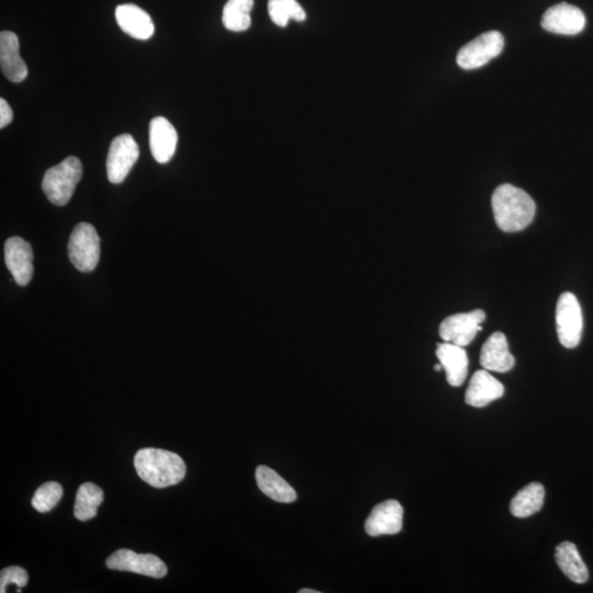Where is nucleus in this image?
Returning a JSON list of instances; mask_svg holds the SVG:
<instances>
[{
  "label": "nucleus",
  "instance_id": "1",
  "mask_svg": "<svg viewBox=\"0 0 593 593\" xmlns=\"http://www.w3.org/2000/svg\"><path fill=\"white\" fill-rule=\"evenodd\" d=\"M492 204L498 228L510 234L525 230L536 217V203L527 192L514 185L499 186Z\"/></svg>",
  "mask_w": 593,
  "mask_h": 593
},
{
  "label": "nucleus",
  "instance_id": "2",
  "mask_svg": "<svg viewBox=\"0 0 593 593\" xmlns=\"http://www.w3.org/2000/svg\"><path fill=\"white\" fill-rule=\"evenodd\" d=\"M139 477L154 488L180 484L186 474V463L180 455L160 449H142L134 457Z\"/></svg>",
  "mask_w": 593,
  "mask_h": 593
},
{
  "label": "nucleus",
  "instance_id": "3",
  "mask_svg": "<svg viewBox=\"0 0 593 593\" xmlns=\"http://www.w3.org/2000/svg\"><path fill=\"white\" fill-rule=\"evenodd\" d=\"M82 175V163L75 156H69L62 163L47 171L42 181V190L53 204L66 206L71 201Z\"/></svg>",
  "mask_w": 593,
  "mask_h": 593
},
{
  "label": "nucleus",
  "instance_id": "4",
  "mask_svg": "<svg viewBox=\"0 0 593 593\" xmlns=\"http://www.w3.org/2000/svg\"><path fill=\"white\" fill-rule=\"evenodd\" d=\"M68 256L79 272H93L99 262L100 240L94 226L79 224L75 226L68 242Z\"/></svg>",
  "mask_w": 593,
  "mask_h": 593
},
{
  "label": "nucleus",
  "instance_id": "5",
  "mask_svg": "<svg viewBox=\"0 0 593 593\" xmlns=\"http://www.w3.org/2000/svg\"><path fill=\"white\" fill-rule=\"evenodd\" d=\"M504 36L499 31H488L463 46L457 54L458 67L474 69L486 66L503 52Z\"/></svg>",
  "mask_w": 593,
  "mask_h": 593
},
{
  "label": "nucleus",
  "instance_id": "6",
  "mask_svg": "<svg viewBox=\"0 0 593 593\" xmlns=\"http://www.w3.org/2000/svg\"><path fill=\"white\" fill-rule=\"evenodd\" d=\"M557 328L560 344L566 349L578 347L582 336V311L578 299L571 293L559 296L557 307Z\"/></svg>",
  "mask_w": 593,
  "mask_h": 593
},
{
  "label": "nucleus",
  "instance_id": "7",
  "mask_svg": "<svg viewBox=\"0 0 593 593\" xmlns=\"http://www.w3.org/2000/svg\"><path fill=\"white\" fill-rule=\"evenodd\" d=\"M139 155V145L130 134L113 139L107 159L108 180L112 184H121L137 163Z\"/></svg>",
  "mask_w": 593,
  "mask_h": 593
},
{
  "label": "nucleus",
  "instance_id": "8",
  "mask_svg": "<svg viewBox=\"0 0 593 593\" xmlns=\"http://www.w3.org/2000/svg\"><path fill=\"white\" fill-rule=\"evenodd\" d=\"M486 314L481 309L447 317L441 323L440 336L445 342L465 348L473 341L477 333L483 330L482 323Z\"/></svg>",
  "mask_w": 593,
  "mask_h": 593
},
{
  "label": "nucleus",
  "instance_id": "9",
  "mask_svg": "<svg viewBox=\"0 0 593 593\" xmlns=\"http://www.w3.org/2000/svg\"><path fill=\"white\" fill-rule=\"evenodd\" d=\"M107 567L112 570L130 571L152 578H163L167 574L163 560L152 554H137L130 549H119L107 559Z\"/></svg>",
  "mask_w": 593,
  "mask_h": 593
},
{
  "label": "nucleus",
  "instance_id": "10",
  "mask_svg": "<svg viewBox=\"0 0 593 593\" xmlns=\"http://www.w3.org/2000/svg\"><path fill=\"white\" fill-rule=\"evenodd\" d=\"M542 26L552 34L576 36L585 29L586 17L579 8L560 3L543 15Z\"/></svg>",
  "mask_w": 593,
  "mask_h": 593
},
{
  "label": "nucleus",
  "instance_id": "11",
  "mask_svg": "<svg viewBox=\"0 0 593 593\" xmlns=\"http://www.w3.org/2000/svg\"><path fill=\"white\" fill-rule=\"evenodd\" d=\"M403 508L397 500H387L371 510L365 522L369 536H395L402 530Z\"/></svg>",
  "mask_w": 593,
  "mask_h": 593
},
{
  "label": "nucleus",
  "instance_id": "12",
  "mask_svg": "<svg viewBox=\"0 0 593 593\" xmlns=\"http://www.w3.org/2000/svg\"><path fill=\"white\" fill-rule=\"evenodd\" d=\"M34 253L28 242L14 236L5 244V262L12 273L15 282L26 286L34 276Z\"/></svg>",
  "mask_w": 593,
  "mask_h": 593
},
{
  "label": "nucleus",
  "instance_id": "13",
  "mask_svg": "<svg viewBox=\"0 0 593 593\" xmlns=\"http://www.w3.org/2000/svg\"><path fill=\"white\" fill-rule=\"evenodd\" d=\"M150 149L160 164H166L175 154L178 134L175 128L164 117H156L150 123Z\"/></svg>",
  "mask_w": 593,
  "mask_h": 593
},
{
  "label": "nucleus",
  "instance_id": "14",
  "mask_svg": "<svg viewBox=\"0 0 593 593\" xmlns=\"http://www.w3.org/2000/svg\"><path fill=\"white\" fill-rule=\"evenodd\" d=\"M0 66L10 82L21 83L28 77V68L20 57L18 36L12 31L0 34Z\"/></svg>",
  "mask_w": 593,
  "mask_h": 593
},
{
  "label": "nucleus",
  "instance_id": "15",
  "mask_svg": "<svg viewBox=\"0 0 593 593\" xmlns=\"http://www.w3.org/2000/svg\"><path fill=\"white\" fill-rule=\"evenodd\" d=\"M117 24L125 34L138 40H149L154 35L151 16L133 4L120 5L116 9Z\"/></svg>",
  "mask_w": 593,
  "mask_h": 593
},
{
  "label": "nucleus",
  "instance_id": "16",
  "mask_svg": "<svg viewBox=\"0 0 593 593\" xmlns=\"http://www.w3.org/2000/svg\"><path fill=\"white\" fill-rule=\"evenodd\" d=\"M505 387L488 370H477L469 382L465 401L469 406L483 408L504 396Z\"/></svg>",
  "mask_w": 593,
  "mask_h": 593
},
{
  "label": "nucleus",
  "instance_id": "17",
  "mask_svg": "<svg viewBox=\"0 0 593 593\" xmlns=\"http://www.w3.org/2000/svg\"><path fill=\"white\" fill-rule=\"evenodd\" d=\"M515 359L509 352L508 341L503 332H495L483 345L481 365L488 371L506 373L514 369Z\"/></svg>",
  "mask_w": 593,
  "mask_h": 593
},
{
  "label": "nucleus",
  "instance_id": "18",
  "mask_svg": "<svg viewBox=\"0 0 593 593\" xmlns=\"http://www.w3.org/2000/svg\"><path fill=\"white\" fill-rule=\"evenodd\" d=\"M436 356L445 370L447 382L453 387H460L468 374V356L465 349L445 342L438 345Z\"/></svg>",
  "mask_w": 593,
  "mask_h": 593
},
{
  "label": "nucleus",
  "instance_id": "19",
  "mask_svg": "<svg viewBox=\"0 0 593 593\" xmlns=\"http://www.w3.org/2000/svg\"><path fill=\"white\" fill-rule=\"evenodd\" d=\"M255 477L261 492L277 503L290 504L296 499V490L272 468L258 466Z\"/></svg>",
  "mask_w": 593,
  "mask_h": 593
},
{
  "label": "nucleus",
  "instance_id": "20",
  "mask_svg": "<svg viewBox=\"0 0 593 593\" xmlns=\"http://www.w3.org/2000/svg\"><path fill=\"white\" fill-rule=\"evenodd\" d=\"M555 559L565 576L576 584H585L589 578V571L574 543L559 544L555 551Z\"/></svg>",
  "mask_w": 593,
  "mask_h": 593
},
{
  "label": "nucleus",
  "instance_id": "21",
  "mask_svg": "<svg viewBox=\"0 0 593 593\" xmlns=\"http://www.w3.org/2000/svg\"><path fill=\"white\" fill-rule=\"evenodd\" d=\"M546 500V489L540 483H531L511 500V515L515 517H528L537 514L542 509Z\"/></svg>",
  "mask_w": 593,
  "mask_h": 593
},
{
  "label": "nucleus",
  "instance_id": "22",
  "mask_svg": "<svg viewBox=\"0 0 593 593\" xmlns=\"http://www.w3.org/2000/svg\"><path fill=\"white\" fill-rule=\"evenodd\" d=\"M104 501V492L93 483H85L78 490L74 515L79 521L94 519Z\"/></svg>",
  "mask_w": 593,
  "mask_h": 593
},
{
  "label": "nucleus",
  "instance_id": "23",
  "mask_svg": "<svg viewBox=\"0 0 593 593\" xmlns=\"http://www.w3.org/2000/svg\"><path fill=\"white\" fill-rule=\"evenodd\" d=\"M255 0H228L224 8L223 23L226 29L234 32L250 28L251 12Z\"/></svg>",
  "mask_w": 593,
  "mask_h": 593
},
{
  "label": "nucleus",
  "instance_id": "24",
  "mask_svg": "<svg viewBox=\"0 0 593 593\" xmlns=\"http://www.w3.org/2000/svg\"><path fill=\"white\" fill-rule=\"evenodd\" d=\"M268 14L275 25L286 26L290 19L304 21L306 12L296 0H268Z\"/></svg>",
  "mask_w": 593,
  "mask_h": 593
},
{
  "label": "nucleus",
  "instance_id": "25",
  "mask_svg": "<svg viewBox=\"0 0 593 593\" xmlns=\"http://www.w3.org/2000/svg\"><path fill=\"white\" fill-rule=\"evenodd\" d=\"M63 497V488L56 482L43 484L32 498V506L41 514L51 511Z\"/></svg>",
  "mask_w": 593,
  "mask_h": 593
},
{
  "label": "nucleus",
  "instance_id": "26",
  "mask_svg": "<svg viewBox=\"0 0 593 593\" xmlns=\"http://www.w3.org/2000/svg\"><path fill=\"white\" fill-rule=\"evenodd\" d=\"M28 573L24 568L18 567V566L5 568L2 570V574H0V592H6V588L12 584L17 586V591L20 592L21 588L28 585Z\"/></svg>",
  "mask_w": 593,
  "mask_h": 593
},
{
  "label": "nucleus",
  "instance_id": "27",
  "mask_svg": "<svg viewBox=\"0 0 593 593\" xmlns=\"http://www.w3.org/2000/svg\"><path fill=\"white\" fill-rule=\"evenodd\" d=\"M14 119V112L12 107L4 99H0V128L7 127L12 123Z\"/></svg>",
  "mask_w": 593,
  "mask_h": 593
},
{
  "label": "nucleus",
  "instance_id": "28",
  "mask_svg": "<svg viewBox=\"0 0 593 593\" xmlns=\"http://www.w3.org/2000/svg\"><path fill=\"white\" fill-rule=\"evenodd\" d=\"M299 593H320V591H317L314 589H303V590H299Z\"/></svg>",
  "mask_w": 593,
  "mask_h": 593
},
{
  "label": "nucleus",
  "instance_id": "29",
  "mask_svg": "<svg viewBox=\"0 0 593 593\" xmlns=\"http://www.w3.org/2000/svg\"><path fill=\"white\" fill-rule=\"evenodd\" d=\"M442 369H443V368H442V365H441V364H438V365H435V366H434V370H435V371H440V370H442Z\"/></svg>",
  "mask_w": 593,
  "mask_h": 593
}]
</instances>
